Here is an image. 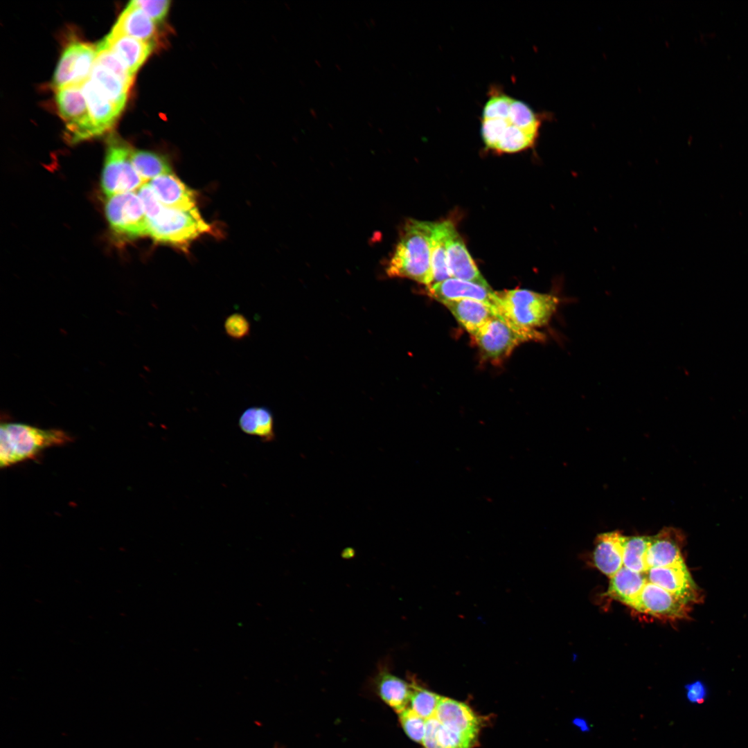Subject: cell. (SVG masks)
<instances>
[{
    "mask_svg": "<svg viewBox=\"0 0 748 748\" xmlns=\"http://www.w3.org/2000/svg\"><path fill=\"white\" fill-rule=\"evenodd\" d=\"M542 116L524 102L492 88L482 111L481 134L486 148L499 153H513L535 143Z\"/></svg>",
    "mask_w": 748,
    "mask_h": 748,
    "instance_id": "obj_1",
    "label": "cell"
},
{
    "mask_svg": "<svg viewBox=\"0 0 748 748\" xmlns=\"http://www.w3.org/2000/svg\"><path fill=\"white\" fill-rule=\"evenodd\" d=\"M434 222L410 219L404 224L386 271L390 277L431 283V238Z\"/></svg>",
    "mask_w": 748,
    "mask_h": 748,
    "instance_id": "obj_2",
    "label": "cell"
},
{
    "mask_svg": "<svg viewBox=\"0 0 748 748\" xmlns=\"http://www.w3.org/2000/svg\"><path fill=\"white\" fill-rule=\"evenodd\" d=\"M72 437L57 429H41L18 422L1 423L0 467H7L32 459L44 449L64 445Z\"/></svg>",
    "mask_w": 748,
    "mask_h": 748,
    "instance_id": "obj_3",
    "label": "cell"
},
{
    "mask_svg": "<svg viewBox=\"0 0 748 748\" xmlns=\"http://www.w3.org/2000/svg\"><path fill=\"white\" fill-rule=\"evenodd\" d=\"M497 296L498 314L517 326L535 330L549 322L560 304L554 294L525 289L497 292Z\"/></svg>",
    "mask_w": 748,
    "mask_h": 748,
    "instance_id": "obj_4",
    "label": "cell"
},
{
    "mask_svg": "<svg viewBox=\"0 0 748 748\" xmlns=\"http://www.w3.org/2000/svg\"><path fill=\"white\" fill-rule=\"evenodd\" d=\"M147 220L148 235L154 241L184 251L194 240L211 230L197 208L179 210L164 206L158 215Z\"/></svg>",
    "mask_w": 748,
    "mask_h": 748,
    "instance_id": "obj_5",
    "label": "cell"
},
{
    "mask_svg": "<svg viewBox=\"0 0 748 748\" xmlns=\"http://www.w3.org/2000/svg\"><path fill=\"white\" fill-rule=\"evenodd\" d=\"M482 355L492 362L508 357L519 344L542 341L544 335L535 329L517 326L497 314L473 335Z\"/></svg>",
    "mask_w": 748,
    "mask_h": 748,
    "instance_id": "obj_6",
    "label": "cell"
},
{
    "mask_svg": "<svg viewBox=\"0 0 748 748\" xmlns=\"http://www.w3.org/2000/svg\"><path fill=\"white\" fill-rule=\"evenodd\" d=\"M132 151L133 148L117 136L109 138L101 175V188L107 197L134 192L146 184L132 164Z\"/></svg>",
    "mask_w": 748,
    "mask_h": 748,
    "instance_id": "obj_7",
    "label": "cell"
},
{
    "mask_svg": "<svg viewBox=\"0 0 748 748\" xmlns=\"http://www.w3.org/2000/svg\"><path fill=\"white\" fill-rule=\"evenodd\" d=\"M105 211L112 233L124 240L148 235L147 217L135 192L107 197Z\"/></svg>",
    "mask_w": 748,
    "mask_h": 748,
    "instance_id": "obj_8",
    "label": "cell"
},
{
    "mask_svg": "<svg viewBox=\"0 0 748 748\" xmlns=\"http://www.w3.org/2000/svg\"><path fill=\"white\" fill-rule=\"evenodd\" d=\"M58 112L66 124L68 140L75 143L98 136L81 85L55 90Z\"/></svg>",
    "mask_w": 748,
    "mask_h": 748,
    "instance_id": "obj_9",
    "label": "cell"
},
{
    "mask_svg": "<svg viewBox=\"0 0 748 748\" xmlns=\"http://www.w3.org/2000/svg\"><path fill=\"white\" fill-rule=\"evenodd\" d=\"M97 48L94 45L75 42L63 51L52 81L56 90L71 85H82L89 78L95 64Z\"/></svg>",
    "mask_w": 748,
    "mask_h": 748,
    "instance_id": "obj_10",
    "label": "cell"
},
{
    "mask_svg": "<svg viewBox=\"0 0 748 748\" xmlns=\"http://www.w3.org/2000/svg\"><path fill=\"white\" fill-rule=\"evenodd\" d=\"M631 607L643 614L673 621L686 618L690 609L688 604L649 582Z\"/></svg>",
    "mask_w": 748,
    "mask_h": 748,
    "instance_id": "obj_11",
    "label": "cell"
},
{
    "mask_svg": "<svg viewBox=\"0 0 748 748\" xmlns=\"http://www.w3.org/2000/svg\"><path fill=\"white\" fill-rule=\"evenodd\" d=\"M644 574L647 582L663 588L686 604L699 603L702 598L684 561L668 567L650 568Z\"/></svg>",
    "mask_w": 748,
    "mask_h": 748,
    "instance_id": "obj_12",
    "label": "cell"
},
{
    "mask_svg": "<svg viewBox=\"0 0 748 748\" xmlns=\"http://www.w3.org/2000/svg\"><path fill=\"white\" fill-rule=\"evenodd\" d=\"M434 717L452 731L477 745L482 720L467 704L441 696Z\"/></svg>",
    "mask_w": 748,
    "mask_h": 748,
    "instance_id": "obj_13",
    "label": "cell"
},
{
    "mask_svg": "<svg viewBox=\"0 0 748 748\" xmlns=\"http://www.w3.org/2000/svg\"><path fill=\"white\" fill-rule=\"evenodd\" d=\"M446 249L448 269L452 278L488 286L470 256L454 223L446 220Z\"/></svg>",
    "mask_w": 748,
    "mask_h": 748,
    "instance_id": "obj_14",
    "label": "cell"
},
{
    "mask_svg": "<svg viewBox=\"0 0 748 748\" xmlns=\"http://www.w3.org/2000/svg\"><path fill=\"white\" fill-rule=\"evenodd\" d=\"M427 288L429 295L440 303L459 299H474L495 308L497 299V292L493 291L489 285L455 278H449Z\"/></svg>",
    "mask_w": 748,
    "mask_h": 748,
    "instance_id": "obj_15",
    "label": "cell"
},
{
    "mask_svg": "<svg viewBox=\"0 0 748 748\" xmlns=\"http://www.w3.org/2000/svg\"><path fill=\"white\" fill-rule=\"evenodd\" d=\"M684 541L682 532L672 527L664 528L650 537L645 560L648 569L668 567L684 561Z\"/></svg>",
    "mask_w": 748,
    "mask_h": 748,
    "instance_id": "obj_16",
    "label": "cell"
},
{
    "mask_svg": "<svg viewBox=\"0 0 748 748\" xmlns=\"http://www.w3.org/2000/svg\"><path fill=\"white\" fill-rule=\"evenodd\" d=\"M148 184L166 207L179 210L197 208L195 190L188 188L173 173L159 176Z\"/></svg>",
    "mask_w": 748,
    "mask_h": 748,
    "instance_id": "obj_17",
    "label": "cell"
},
{
    "mask_svg": "<svg viewBox=\"0 0 748 748\" xmlns=\"http://www.w3.org/2000/svg\"><path fill=\"white\" fill-rule=\"evenodd\" d=\"M134 75L150 56L154 44L110 32L102 40Z\"/></svg>",
    "mask_w": 748,
    "mask_h": 748,
    "instance_id": "obj_18",
    "label": "cell"
},
{
    "mask_svg": "<svg viewBox=\"0 0 748 748\" xmlns=\"http://www.w3.org/2000/svg\"><path fill=\"white\" fill-rule=\"evenodd\" d=\"M461 326L472 336L493 317L498 314L490 304L474 299H459L442 303Z\"/></svg>",
    "mask_w": 748,
    "mask_h": 748,
    "instance_id": "obj_19",
    "label": "cell"
},
{
    "mask_svg": "<svg viewBox=\"0 0 748 748\" xmlns=\"http://www.w3.org/2000/svg\"><path fill=\"white\" fill-rule=\"evenodd\" d=\"M81 88L91 120L100 136L112 128L121 112L90 78L82 84Z\"/></svg>",
    "mask_w": 748,
    "mask_h": 748,
    "instance_id": "obj_20",
    "label": "cell"
},
{
    "mask_svg": "<svg viewBox=\"0 0 748 748\" xmlns=\"http://www.w3.org/2000/svg\"><path fill=\"white\" fill-rule=\"evenodd\" d=\"M623 535L617 531L599 534L593 552L594 566L609 578L623 567Z\"/></svg>",
    "mask_w": 748,
    "mask_h": 748,
    "instance_id": "obj_21",
    "label": "cell"
},
{
    "mask_svg": "<svg viewBox=\"0 0 748 748\" xmlns=\"http://www.w3.org/2000/svg\"><path fill=\"white\" fill-rule=\"evenodd\" d=\"M111 32L155 44L156 23L130 1L121 12Z\"/></svg>",
    "mask_w": 748,
    "mask_h": 748,
    "instance_id": "obj_22",
    "label": "cell"
},
{
    "mask_svg": "<svg viewBox=\"0 0 748 748\" xmlns=\"http://www.w3.org/2000/svg\"><path fill=\"white\" fill-rule=\"evenodd\" d=\"M646 582L644 573L623 567L610 578L606 595L631 607Z\"/></svg>",
    "mask_w": 748,
    "mask_h": 748,
    "instance_id": "obj_23",
    "label": "cell"
},
{
    "mask_svg": "<svg viewBox=\"0 0 748 748\" xmlns=\"http://www.w3.org/2000/svg\"><path fill=\"white\" fill-rule=\"evenodd\" d=\"M377 692L380 698L396 713H400L408 707L411 687L401 678L389 670L382 669L375 678Z\"/></svg>",
    "mask_w": 748,
    "mask_h": 748,
    "instance_id": "obj_24",
    "label": "cell"
},
{
    "mask_svg": "<svg viewBox=\"0 0 748 748\" xmlns=\"http://www.w3.org/2000/svg\"><path fill=\"white\" fill-rule=\"evenodd\" d=\"M238 426L246 434L260 438L264 442L275 439L274 420L266 407H251L245 409L238 420Z\"/></svg>",
    "mask_w": 748,
    "mask_h": 748,
    "instance_id": "obj_25",
    "label": "cell"
},
{
    "mask_svg": "<svg viewBox=\"0 0 748 748\" xmlns=\"http://www.w3.org/2000/svg\"><path fill=\"white\" fill-rule=\"evenodd\" d=\"M89 78L121 112L127 103L130 88L112 71L96 62Z\"/></svg>",
    "mask_w": 748,
    "mask_h": 748,
    "instance_id": "obj_26",
    "label": "cell"
},
{
    "mask_svg": "<svg viewBox=\"0 0 748 748\" xmlns=\"http://www.w3.org/2000/svg\"><path fill=\"white\" fill-rule=\"evenodd\" d=\"M449 278L452 277L447 266L446 220H444L434 222L431 238V283L427 287Z\"/></svg>",
    "mask_w": 748,
    "mask_h": 748,
    "instance_id": "obj_27",
    "label": "cell"
},
{
    "mask_svg": "<svg viewBox=\"0 0 748 748\" xmlns=\"http://www.w3.org/2000/svg\"><path fill=\"white\" fill-rule=\"evenodd\" d=\"M422 744L425 748H473L476 746L443 726L436 717L426 720L425 733Z\"/></svg>",
    "mask_w": 748,
    "mask_h": 748,
    "instance_id": "obj_28",
    "label": "cell"
},
{
    "mask_svg": "<svg viewBox=\"0 0 748 748\" xmlns=\"http://www.w3.org/2000/svg\"><path fill=\"white\" fill-rule=\"evenodd\" d=\"M132 162L145 183L159 176L172 173L166 157L151 151L133 150Z\"/></svg>",
    "mask_w": 748,
    "mask_h": 748,
    "instance_id": "obj_29",
    "label": "cell"
},
{
    "mask_svg": "<svg viewBox=\"0 0 748 748\" xmlns=\"http://www.w3.org/2000/svg\"><path fill=\"white\" fill-rule=\"evenodd\" d=\"M650 537L623 536V567L634 571L644 573L648 571L646 554L650 545Z\"/></svg>",
    "mask_w": 748,
    "mask_h": 748,
    "instance_id": "obj_30",
    "label": "cell"
},
{
    "mask_svg": "<svg viewBox=\"0 0 748 748\" xmlns=\"http://www.w3.org/2000/svg\"><path fill=\"white\" fill-rule=\"evenodd\" d=\"M410 708L426 720L434 717L441 696L420 687L415 682L410 684Z\"/></svg>",
    "mask_w": 748,
    "mask_h": 748,
    "instance_id": "obj_31",
    "label": "cell"
},
{
    "mask_svg": "<svg viewBox=\"0 0 748 748\" xmlns=\"http://www.w3.org/2000/svg\"><path fill=\"white\" fill-rule=\"evenodd\" d=\"M96 62L104 66L117 75L129 88L133 84L134 75L123 62L101 41L97 46Z\"/></svg>",
    "mask_w": 748,
    "mask_h": 748,
    "instance_id": "obj_32",
    "label": "cell"
},
{
    "mask_svg": "<svg viewBox=\"0 0 748 748\" xmlns=\"http://www.w3.org/2000/svg\"><path fill=\"white\" fill-rule=\"evenodd\" d=\"M400 722L407 736L416 742L422 743L426 729V720L414 712L410 707L401 711Z\"/></svg>",
    "mask_w": 748,
    "mask_h": 748,
    "instance_id": "obj_33",
    "label": "cell"
},
{
    "mask_svg": "<svg viewBox=\"0 0 748 748\" xmlns=\"http://www.w3.org/2000/svg\"><path fill=\"white\" fill-rule=\"evenodd\" d=\"M224 328L229 337L240 340L249 335L251 326L244 315L235 312L226 318Z\"/></svg>",
    "mask_w": 748,
    "mask_h": 748,
    "instance_id": "obj_34",
    "label": "cell"
},
{
    "mask_svg": "<svg viewBox=\"0 0 748 748\" xmlns=\"http://www.w3.org/2000/svg\"><path fill=\"white\" fill-rule=\"evenodd\" d=\"M132 1L155 23L161 22L164 19L171 3L169 0H134Z\"/></svg>",
    "mask_w": 748,
    "mask_h": 748,
    "instance_id": "obj_35",
    "label": "cell"
},
{
    "mask_svg": "<svg viewBox=\"0 0 748 748\" xmlns=\"http://www.w3.org/2000/svg\"><path fill=\"white\" fill-rule=\"evenodd\" d=\"M137 195L143 204L147 220L155 217L164 207L147 183L137 190Z\"/></svg>",
    "mask_w": 748,
    "mask_h": 748,
    "instance_id": "obj_36",
    "label": "cell"
},
{
    "mask_svg": "<svg viewBox=\"0 0 748 748\" xmlns=\"http://www.w3.org/2000/svg\"><path fill=\"white\" fill-rule=\"evenodd\" d=\"M686 697L693 704H702L707 696V690L703 682L696 681L686 686Z\"/></svg>",
    "mask_w": 748,
    "mask_h": 748,
    "instance_id": "obj_37",
    "label": "cell"
},
{
    "mask_svg": "<svg viewBox=\"0 0 748 748\" xmlns=\"http://www.w3.org/2000/svg\"><path fill=\"white\" fill-rule=\"evenodd\" d=\"M274 748H280L278 745H276Z\"/></svg>",
    "mask_w": 748,
    "mask_h": 748,
    "instance_id": "obj_38",
    "label": "cell"
}]
</instances>
